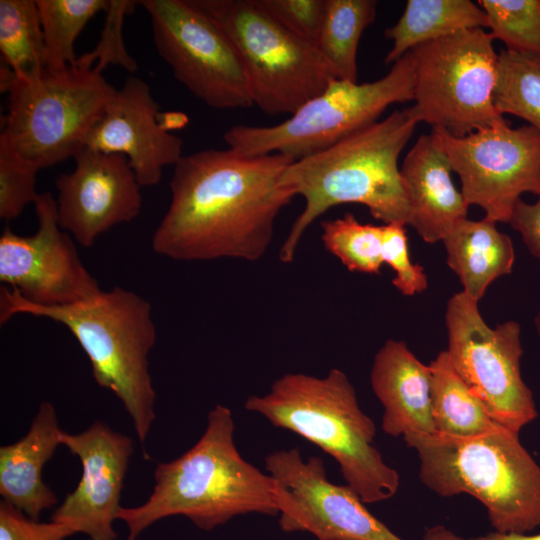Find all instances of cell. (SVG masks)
I'll return each instance as SVG.
<instances>
[{
    "instance_id": "d6a6232c",
    "label": "cell",
    "mask_w": 540,
    "mask_h": 540,
    "mask_svg": "<svg viewBox=\"0 0 540 540\" xmlns=\"http://www.w3.org/2000/svg\"><path fill=\"white\" fill-rule=\"evenodd\" d=\"M383 226L382 259L395 272L394 287L405 296L423 292L427 286L424 268L410 259L408 237L404 224L388 223Z\"/></svg>"
},
{
    "instance_id": "4fadbf2b",
    "label": "cell",
    "mask_w": 540,
    "mask_h": 540,
    "mask_svg": "<svg viewBox=\"0 0 540 540\" xmlns=\"http://www.w3.org/2000/svg\"><path fill=\"white\" fill-rule=\"evenodd\" d=\"M432 130L460 178L465 201L481 207L487 219L509 222L523 193L540 194V131L535 127L512 128L506 120L463 137Z\"/></svg>"
},
{
    "instance_id": "cb8c5ba5",
    "label": "cell",
    "mask_w": 540,
    "mask_h": 540,
    "mask_svg": "<svg viewBox=\"0 0 540 540\" xmlns=\"http://www.w3.org/2000/svg\"><path fill=\"white\" fill-rule=\"evenodd\" d=\"M429 366L432 373V416L437 433L468 438L503 427L490 416L454 370L446 350L441 351Z\"/></svg>"
},
{
    "instance_id": "836d02e7",
    "label": "cell",
    "mask_w": 540,
    "mask_h": 540,
    "mask_svg": "<svg viewBox=\"0 0 540 540\" xmlns=\"http://www.w3.org/2000/svg\"><path fill=\"white\" fill-rule=\"evenodd\" d=\"M284 28L315 43L320 31L325 0H257Z\"/></svg>"
},
{
    "instance_id": "44dd1931",
    "label": "cell",
    "mask_w": 540,
    "mask_h": 540,
    "mask_svg": "<svg viewBox=\"0 0 540 540\" xmlns=\"http://www.w3.org/2000/svg\"><path fill=\"white\" fill-rule=\"evenodd\" d=\"M62 433L54 406L42 402L26 435L0 448V494L34 520L57 503L42 471L61 444Z\"/></svg>"
},
{
    "instance_id": "3957f363",
    "label": "cell",
    "mask_w": 540,
    "mask_h": 540,
    "mask_svg": "<svg viewBox=\"0 0 540 540\" xmlns=\"http://www.w3.org/2000/svg\"><path fill=\"white\" fill-rule=\"evenodd\" d=\"M418 123L410 107L397 109L286 167L279 186L294 197L302 196L305 205L281 246V262H292L307 228L341 204H361L385 224L408 225L409 206L398 159Z\"/></svg>"
},
{
    "instance_id": "6da1fadb",
    "label": "cell",
    "mask_w": 540,
    "mask_h": 540,
    "mask_svg": "<svg viewBox=\"0 0 540 540\" xmlns=\"http://www.w3.org/2000/svg\"><path fill=\"white\" fill-rule=\"evenodd\" d=\"M294 160L245 155L232 148L183 155L170 180L171 201L152 236V249L179 261H256L294 196L279 178Z\"/></svg>"
},
{
    "instance_id": "4316f807",
    "label": "cell",
    "mask_w": 540,
    "mask_h": 540,
    "mask_svg": "<svg viewBox=\"0 0 540 540\" xmlns=\"http://www.w3.org/2000/svg\"><path fill=\"white\" fill-rule=\"evenodd\" d=\"M35 1L45 46V68L58 71L75 65L77 37L91 18L105 10L108 0Z\"/></svg>"
},
{
    "instance_id": "1f68e13d",
    "label": "cell",
    "mask_w": 540,
    "mask_h": 540,
    "mask_svg": "<svg viewBox=\"0 0 540 540\" xmlns=\"http://www.w3.org/2000/svg\"><path fill=\"white\" fill-rule=\"evenodd\" d=\"M138 1L108 0L105 10V22L100 39L94 49L77 58L75 65L102 73L108 65L121 66L128 72L137 70V63L129 54L123 40L125 16L131 13Z\"/></svg>"
},
{
    "instance_id": "f546056e",
    "label": "cell",
    "mask_w": 540,
    "mask_h": 540,
    "mask_svg": "<svg viewBox=\"0 0 540 540\" xmlns=\"http://www.w3.org/2000/svg\"><path fill=\"white\" fill-rule=\"evenodd\" d=\"M489 33L520 54L540 56V0H479Z\"/></svg>"
},
{
    "instance_id": "30bf717a",
    "label": "cell",
    "mask_w": 540,
    "mask_h": 540,
    "mask_svg": "<svg viewBox=\"0 0 540 540\" xmlns=\"http://www.w3.org/2000/svg\"><path fill=\"white\" fill-rule=\"evenodd\" d=\"M482 28L466 29L410 50L414 63L413 116L454 137L506 119L493 102L498 53Z\"/></svg>"
},
{
    "instance_id": "83f0119b",
    "label": "cell",
    "mask_w": 540,
    "mask_h": 540,
    "mask_svg": "<svg viewBox=\"0 0 540 540\" xmlns=\"http://www.w3.org/2000/svg\"><path fill=\"white\" fill-rule=\"evenodd\" d=\"M493 102L501 115L517 116L540 131V56L501 50Z\"/></svg>"
},
{
    "instance_id": "ffe728a7",
    "label": "cell",
    "mask_w": 540,
    "mask_h": 540,
    "mask_svg": "<svg viewBox=\"0 0 540 540\" xmlns=\"http://www.w3.org/2000/svg\"><path fill=\"white\" fill-rule=\"evenodd\" d=\"M371 387L383 407L381 426L393 437L436 433L432 373L405 342L389 339L375 354Z\"/></svg>"
},
{
    "instance_id": "5bb4252c",
    "label": "cell",
    "mask_w": 540,
    "mask_h": 540,
    "mask_svg": "<svg viewBox=\"0 0 540 540\" xmlns=\"http://www.w3.org/2000/svg\"><path fill=\"white\" fill-rule=\"evenodd\" d=\"M265 469L277 484L284 532H308L316 540H403L348 485L332 483L320 457L304 459L297 447L276 450Z\"/></svg>"
},
{
    "instance_id": "5b68a950",
    "label": "cell",
    "mask_w": 540,
    "mask_h": 540,
    "mask_svg": "<svg viewBox=\"0 0 540 540\" xmlns=\"http://www.w3.org/2000/svg\"><path fill=\"white\" fill-rule=\"evenodd\" d=\"M244 406L331 456L346 485L365 504L385 501L397 493L399 474L374 444L376 426L362 411L342 370L333 368L323 377L286 373L267 393L248 397Z\"/></svg>"
},
{
    "instance_id": "4dcf8cb0",
    "label": "cell",
    "mask_w": 540,
    "mask_h": 540,
    "mask_svg": "<svg viewBox=\"0 0 540 540\" xmlns=\"http://www.w3.org/2000/svg\"><path fill=\"white\" fill-rule=\"evenodd\" d=\"M39 169L21 157L0 133V218L10 221L34 203Z\"/></svg>"
},
{
    "instance_id": "484cf974",
    "label": "cell",
    "mask_w": 540,
    "mask_h": 540,
    "mask_svg": "<svg viewBox=\"0 0 540 540\" xmlns=\"http://www.w3.org/2000/svg\"><path fill=\"white\" fill-rule=\"evenodd\" d=\"M0 52L18 78L45 69V46L35 0H0Z\"/></svg>"
},
{
    "instance_id": "d4e9b609",
    "label": "cell",
    "mask_w": 540,
    "mask_h": 540,
    "mask_svg": "<svg viewBox=\"0 0 540 540\" xmlns=\"http://www.w3.org/2000/svg\"><path fill=\"white\" fill-rule=\"evenodd\" d=\"M375 0H325L315 42L337 79L357 82V51L365 29L376 18Z\"/></svg>"
},
{
    "instance_id": "ac0fdd59",
    "label": "cell",
    "mask_w": 540,
    "mask_h": 540,
    "mask_svg": "<svg viewBox=\"0 0 540 540\" xmlns=\"http://www.w3.org/2000/svg\"><path fill=\"white\" fill-rule=\"evenodd\" d=\"M160 114L149 85L128 76L88 133L84 147L125 156L141 186L156 185L164 167H174L183 157L181 138L161 124Z\"/></svg>"
},
{
    "instance_id": "7c38bea8",
    "label": "cell",
    "mask_w": 540,
    "mask_h": 540,
    "mask_svg": "<svg viewBox=\"0 0 540 540\" xmlns=\"http://www.w3.org/2000/svg\"><path fill=\"white\" fill-rule=\"evenodd\" d=\"M138 4L150 16L158 54L192 95L214 109L253 106L234 47L193 0H141Z\"/></svg>"
},
{
    "instance_id": "f1b7e54d",
    "label": "cell",
    "mask_w": 540,
    "mask_h": 540,
    "mask_svg": "<svg viewBox=\"0 0 540 540\" xmlns=\"http://www.w3.org/2000/svg\"><path fill=\"white\" fill-rule=\"evenodd\" d=\"M327 251L352 272L378 274L383 263V226L363 224L351 213L321 223Z\"/></svg>"
},
{
    "instance_id": "74e56055",
    "label": "cell",
    "mask_w": 540,
    "mask_h": 540,
    "mask_svg": "<svg viewBox=\"0 0 540 540\" xmlns=\"http://www.w3.org/2000/svg\"><path fill=\"white\" fill-rule=\"evenodd\" d=\"M469 540H540V533L535 535L492 532Z\"/></svg>"
},
{
    "instance_id": "7a4b0ae2",
    "label": "cell",
    "mask_w": 540,
    "mask_h": 540,
    "mask_svg": "<svg viewBox=\"0 0 540 540\" xmlns=\"http://www.w3.org/2000/svg\"><path fill=\"white\" fill-rule=\"evenodd\" d=\"M230 408L216 405L199 440L185 453L154 470L153 492L143 504L120 507L118 519L136 538L160 519L182 515L206 531L236 516L279 514L276 481L245 460L234 442Z\"/></svg>"
},
{
    "instance_id": "ab89813d",
    "label": "cell",
    "mask_w": 540,
    "mask_h": 540,
    "mask_svg": "<svg viewBox=\"0 0 540 540\" xmlns=\"http://www.w3.org/2000/svg\"><path fill=\"white\" fill-rule=\"evenodd\" d=\"M313 540H316V539H313Z\"/></svg>"
},
{
    "instance_id": "8d00e7d4",
    "label": "cell",
    "mask_w": 540,
    "mask_h": 540,
    "mask_svg": "<svg viewBox=\"0 0 540 540\" xmlns=\"http://www.w3.org/2000/svg\"><path fill=\"white\" fill-rule=\"evenodd\" d=\"M423 540H465L448 528L436 525L426 529Z\"/></svg>"
},
{
    "instance_id": "e0dca14e",
    "label": "cell",
    "mask_w": 540,
    "mask_h": 540,
    "mask_svg": "<svg viewBox=\"0 0 540 540\" xmlns=\"http://www.w3.org/2000/svg\"><path fill=\"white\" fill-rule=\"evenodd\" d=\"M61 445L79 458L82 474L77 487L66 495L51 520L72 523L78 533L91 540H116L113 522L121 507L133 440L96 421L77 434L63 431Z\"/></svg>"
},
{
    "instance_id": "9a60e30c",
    "label": "cell",
    "mask_w": 540,
    "mask_h": 540,
    "mask_svg": "<svg viewBox=\"0 0 540 540\" xmlns=\"http://www.w3.org/2000/svg\"><path fill=\"white\" fill-rule=\"evenodd\" d=\"M33 235L5 228L0 236V281L25 300L43 306L70 305L91 299L102 289L83 265L71 235L58 222L56 200L39 193Z\"/></svg>"
},
{
    "instance_id": "e575fe53",
    "label": "cell",
    "mask_w": 540,
    "mask_h": 540,
    "mask_svg": "<svg viewBox=\"0 0 540 540\" xmlns=\"http://www.w3.org/2000/svg\"><path fill=\"white\" fill-rule=\"evenodd\" d=\"M78 533L72 523L39 522L10 503L0 502V540H65Z\"/></svg>"
},
{
    "instance_id": "2e32d148",
    "label": "cell",
    "mask_w": 540,
    "mask_h": 540,
    "mask_svg": "<svg viewBox=\"0 0 540 540\" xmlns=\"http://www.w3.org/2000/svg\"><path fill=\"white\" fill-rule=\"evenodd\" d=\"M74 160V169L55 181L57 217L79 245L91 247L99 236L140 214L142 186L121 154L83 147Z\"/></svg>"
},
{
    "instance_id": "603a6c76",
    "label": "cell",
    "mask_w": 540,
    "mask_h": 540,
    "mask_svg": "<svg viewBox=\"0 0 540 540\" xmlns=\"http://www.w3.org/2000/svg\"><path fill=\"white\" fill-rule=\"evenodd\" d=\"M488 27L484 10L470 0H408L396 24L384 35L393 45L385 63H395L413 48L456 32Z\"/></svg>"
},
{
    "instance_id": "7402d4cb",
    "label": "cell",
    "mask_w": 540,
    "mask_h": 540,
    "mask_svg": "<svg viewBox=\"0 0 540 540\" xmlns=\"http://www.w3.org/2000/svg\"><path fill=\"white\" fill-rule=\"evenodd\" d=\"M446 262L459 277L463 292L479 302L489 285L510 274L515 262L511 238L484 217L466 218L443 239Z\"/></svg>"
},
{
    "instance_id": "8992f818",
    "label": "cell",
    "mask_w": 540,
    "mask_h": 540,
    "mask_svg": "<svg viewBox=\"0 0 540 540\" xmlns=\"http://www.w3.org/2000/svg\"><path fill=\"white\" fill-rule=\"evenodd\" d=\"M403 440L418 454L420 481L437 495L475 497L499 533L526 534L540 527V465L518 433L501 427L468 438L436 432Z\"/></svg>"
},
{
    "instance_id": "ba28073f",
    "label": "cell",
    "mask_w": 540,
    "mask_h": 540,
    "mask_svg": "<svg viewBox=\"0 0 540 540\" xmlns=\"http://www.w3.org/2000/svg\"><path fill=\"white\" fill-rule=\"evenodd\" d=\"M414 79L409 51L376 81L335 78L284 121L270 126L235 125L224 133V141L245 155L277 153L299 160L378 121L390 105L413 100Z\"/></svg>"
},
{
    "instance_id": "9c48e42d",
    "label": "cell",
    "mask_w": 540,
    "mask_h": 540,
    "mask_svg": "<svg viewBox=\"0 0 540 540\" xmlns=\"http://www.w3.org/2000/svg\"><path fill=\"white\" fill-rule=\"evenodd\" d=\"M116 91L102 73L77 65L45 68L27 79L15 76L1 133L39 170L54 166L84 147Z\"/></svg>"
},
{
    "instance_id": "f35d334b",
    "label": "cell",
    "mask_w": 540,
    "mask_h": 540,
    "mask_svg": "<svg viewBox=\"0 0 540 540\" xmlns=\"http://www.w3.org/2000/svg\"><path fill=\"white\" fill-rule=\"evenodd\" d=\"M535 329L540 340V312L534 318Z\"/></svg>"
},
{
    "instance_id": "8fae6325",
    "label": "cell",
    "mask_w": 540,
    "mask_h": 540,
    "mask_svg": "<svg viewBox=\"0 0 540 540\" xmlns=\"http://www.w3.org/2000/svg\"><path fill=\"white\" fill-rule=\"evenodd\" d=\"M445 323L454 370L498 424L519 434L538 415L521 375L519 323L510 320L491 328L478 302L463 291L448 300Z\"/></svg>"
},
{
    "instance_id": "d6986e66",
    "label": "cell",
    "mask_w": 540,
    "mask_h": 540,
    "mask_svg": "<svg viewBox=\"0 0 540 540\" xmlns=\"http://www.w3.org/2000/svg\"><path fill=\"white\" fill-rule=\"evenodd\" d=\"M452 171L433 130L418 137L401 164L400 176L409 206L408 225L427 243L443 241L467 218L469 205L455 187Z\"/></svg>"
},
{
    "instance_id": "277c9868",
    "label": "cell",
    "mask_w": 540,
    "mask_h": 540,
    "mask_svg": "<svg viewBox=\"0 0 540 540\" xmlns=\"http://www.w3.org/2000/svg\"><path fill=\"white\" fill-rule=\"evenodd\" d=\"M18 314L64 325L86 353L96 383L113 392L143 444L155 419L156 393L148 355L156 341L150 303L119 286L62 306L31 303L6 286L0 290V323Z\"/></svg>"
},
{
    "instance_id": "d590c367",
    "label": "cell",
    "mask_w": 540,
    "mask_h": 540,
    "mask_svg": "<svg viewBox=\"0 0 540 540\" xmlns=\"http://www.w3.org/2000/svg\"><path fill=\"white\" fill-rule=\"evenodd\" d=\"M508 223L521 235L529 252L540 259V194L534 203H527L520 198Z\"/></svg>"
},
{
    "instance_id": "52a82bcc",
    "label": "cell",
    "mask_w": 540,
    "mask_h": 540,
    "mask_svg": "<svg viewBox=\"0 0 540 540\" xmlns=\"http://www.w3.org/2000/svg\"><path fill=\"white\" fill-rule=\"evenodd\" d=\"M193 1L230 40L263 113L290 116L336 78L315 43L284 28L257 0Z\"/></svg>"
}]
</instances>
